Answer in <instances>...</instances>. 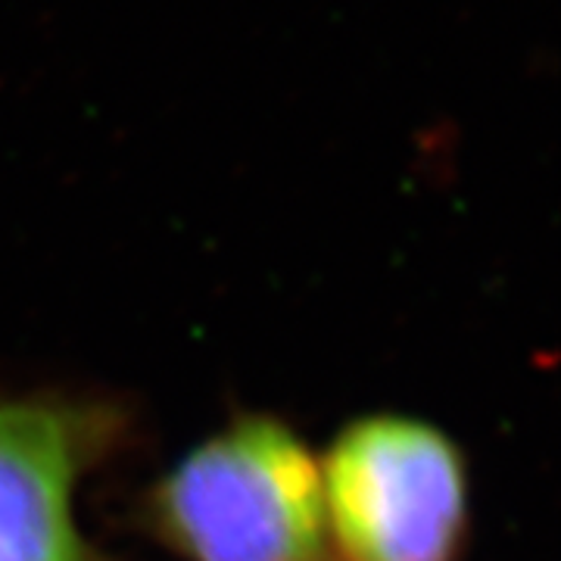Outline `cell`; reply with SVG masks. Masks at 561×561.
<instances>
[{
  "label": "cell",
  "instance_id": "cell-1",
  "mask_svg": "<svg viewBox=\"0 0 561 561\" xmlns=\"http://www.w3.org/2000/svg\"><path fill=\"white\" fill-rule=\"evenodd\" d=\"M157 512L191 561H312L328 527L319 461L272 419L201 443L162 481Z\"/></svg>",
  "mask_w": 561,
  "mask_h": 561
},
{
  "label": "cell",
  "instance_id": "cell-2",
  "mask_svg": "<svg viewBox=\"0 0 561 561\" xmlns=\"http://www.w3.org/2000/svg\"><path fill=\"white\" fill-rule=\"evenodd\" d=\"M324 522L346 561H456L465 468L437 427L371 415L343 431L321 468Z\"/></svg>",
  "mask_w": 561,
  "mask_h": 561
},
{
  "label": "cell",
  "instance_id": "cell-3",
  "mask_svg": "<svg viewBox=\"0 0 561 561\" xmlns=\"http://www.w3.org/2000/svg\"><path fill=\"white\" fill-rule=\"evenodd\" d=\"M72 421L41 402H0V561H84L72 490Z\"/></svg>",
  "mask_w": 561,
  "mask_h": 561
}]
</instances>
